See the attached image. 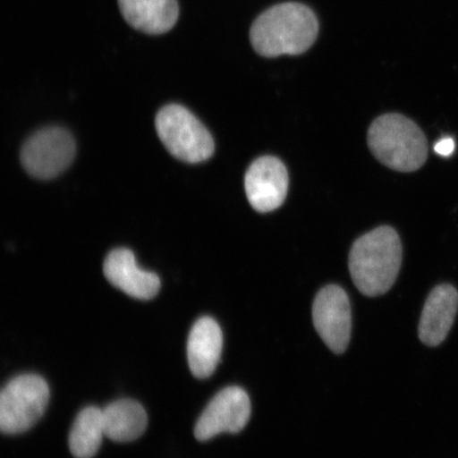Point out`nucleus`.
<instances>
[{
    "mask_svg": "<svg viewBox=\"0 0 458 458\" xmlns=\"http://www.w3.org/2000/svg\"><path fill=\"white\" fill-rule=\"evenodd\" d=\"M403 256V243L393 227L380 226L363 234L349 254L354 285L369 297L387 293L396 283Z\"/></svg>",
    "mask_w": 458,
    "mask_h": 458,
    "instance_id": "obj_1",
    "label": "nucleus"
},
{
    "mask_svg": "<svg viewBox=\"0 0 458 458\" xmlns=\"http://www.w3.org/2000/svg\"><path fill=\"white\" fill-rule=\"evenodd\" d=\"M318 34L317 16L306 5L295 3L275 5L262 13L250 29V42L266 57L306 53Z\"/></svg>",
    "mask_w": 458,
    "mask_h": 458,
    "instance_id": "obj_2",
    "label": "nucleus"
},
{
    "mask_svg": "<svg viewBox=\"0 0 458 458\" xmlns=\"http://www.w3.org/2000/svg\"><path fill=\"white\" fill-rule=\"evenodd\" d=\"M368 142L372 156L382 165L403 174L420 170L428 157L425 133L403 114L388 113L375 119Z\"/></svg>",
    "mask_w": 458,
    "mask_h": 458,
    "instance_id": "obj_3",
    "label": "nucleus"
},
{
    "mask_svg": "<svg viewBox=\"0 0 458 458\" xmlns=\"http://www.w3.org/2000/svg\"><path fill=\"white\" fill-rule=\"evenodd\" d=\"M159 140L171 156L188 164L205 162L214 156L213 136L202 123L180 105H168L156 119Z\"/></svg>",
    "mask_w": 458,
    "mask_h": 458,
    "instance_id": "obj_4",
    "label": "nucleus"
},
{
    "mask_svg": "<svg viewBox=\"0 0 458 458\" xmlns=\"http://www.w3.org/2000/svg\"><path fill=\"white\" fill-rule=\"evenodd\" d=\"M49 401V387L43 377L22 375L0 392V432L28 431L41 418Z\"/></svg>",
    "mask_w": 458,
    "mask_h": 458,
    "instance_id": "obj_5",
    "label": "nucleus"
},
{
    "mask_svg": "<svg viewBox=\"0 0 458 458\" xmlns=\"http://www.w3.org/2000/svg\"><path fill=\"white\" fill-rule=\"evenodd\" d=\"M76 157V141L60 127L37 131L21 148V159L25 170L39 180L55 179L70 167Z\"/></svg>",
    "mask_w": 458,
    "mask_h": 458,
    "instance_id": "obj_6",
    "label": "nucleus"
},
{
    "mask_svg": "<svg viewBox=\"0 0 458 458\" xmlns=\"http://www.w3.org/2000/svg\"><path fill=\"white\" fill-rule=\"evenodd\" d=\"M315 329L330 351H346L352 335V308L341 286L329 284L315 297L312 309Z\"/></svg>",
    "mask_w": 458,
    "mask_h": 458,
    "instance_id": "obj_7",
    "label": "nucleus"
},
{
    "mask_svg": "<svg viewBox=\"0 0 458 458\" xmlns=\"http://www.w3.org/2000/svg\"><path fill=\"white\" fill-rule=\"evenodd\" d=\"M250 413V400L244 389L226 387L206 406L194 428V437L199 442H208L222 433L242 432L248 425Z\"/></svg>",
    "mask_w": 458,
    "mask_h": 458,
    "instance_id": "obj_8",
    "label": "nucleus"
},
{
    "mask_svg": "<svg viewBox=\"0 0 458 458\" xmlns=\"http://www.w3.org/2000/svg\"><path fill=\"white\" fill-rule=\"evenodd\" d=\"M244 186L251 208L258 213H270L284 204L288 194V171L276 157H259L246 172Z\"/></svg>",
    "mask_w": 458,
    "mask_h": 458,
    "instance_id": "obj_9",
    "label": "nucleus"
},
{
    "mask_svg": "<svg viewBox=\"0 0 458 458\" xmlns=\"http://www.w3.org/2000/svg\"><path fill=\"white\" fill-rule=\"evenodd\" d=\"M106 277L114 286L134 299L148 301L158 294L160 279L156 273L142 270L133 251L116 249L107 255L103 266Z\"/></svg>",
    "mask_w": 458,
    "mask_h": 458,
    "instance_id": "obj_10",
    "label": "nucleus"
},
{
    "mask_svg": "<svg viewBox=\"0 0 458 458\" xmlns=\"http://www.w3.org/2000/svg\"><path fill=\"white\" fill-rule=\"evenodd\" d=\"M458 311V292L450 284L435 286L423 306L418 336L428 347L440 345L448 336Z\"/></svg>",
    "mask_w": 458,
    "mask_h": 458,
    "instance_id": "obj_11",
    "label": "nucleus"
},
{
    "mask_svg": "<svg viewBox=\"0 0 458 458\" xmlns=\"http://www.w3.org/2000/svg\"><path fill=\"white\" fill-rule=\"evenodd\" d=\"M223 347V335L219 324L210 317H203L194 323L187 344L189 368L194 377L206 379L214 374L219 365Z\"/></svg>",
    "mask_w": 458,
    "mask_h": 458,
    "instance_id": "obj_12",
    "label": "nucleus"
},
{
    "mask_svg": "<svg viewBox=\"0 0 458 458\" xmlns=\"http://www.w3.org/2000/svg\"><path fill=\"white\" fill-rule=\"evenodd\" d=\"M118 4L131 27L150 36L167 33L179 20L177 0H118Z\"/></svg>",
    "mask_w": 458,
    "mask_h": 458,
    "instance_id": "obj_13",
    "label": "nucleus"
},
{
    "mask_svg": "<svg viewBox=\"0 0 458 458\" xmlns=\"http://www.w3.org/2000/svg\"><path fill=\"white\" fill-rule=\"evenodd\" d=\"M103 426L107 438L117 443H129L146 431L148 416L145 409L133 400L116 401L102 411Z\"/></svg>",
    "mask_w": 458,
    "mask_h": 458,
    "instance_id": "obj_14",
    "label": "nucleus"
},
{
    "mask_svg": "<svg viewBox=\"0 0 458 458\" xmlns=\"http://www.w3.org/2000/svg\"><path fill=\"white\" fill-rule=\"evenodd\" d=\"M103 437H106L103 426L102 411L98 408L84 409L74 421L70 435V448L77 458H91L100 449Z\"/></svg>",
    "mask_w": 458,
    "mask_h": 458,
    "instance_id": "obj_15",
    "label": "nucleus"
},
{
    "mask_svg": "<svg viewBox=\"0 0 458 458\" xmlns=\"http://www.w3.org/2000/svg\"><path fill=\"white\" fill-rule=\"evenodd\" d=\"M455 150V142L451 137H445L434 146V151L444 157H449Z\"/></svg>",
    "mask_w": 458,
    "mask_h": 458,
    "instance_id": "obj_16",
    "label": "nucleus"
}]
</instances>
